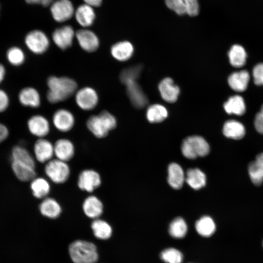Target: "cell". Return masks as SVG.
I'll return each instance as SVG.
<instances>
[{"instance_id":"cell-1","label":"cell","mask_w":263,"mask_h":263,"mask_svg":"<svg viewBox=\"0 0 263 263\" xmlns=\"http://www.w3.org/2000/svg\"><path fill=\"white\" fill-rule=\"evenodd\" d=\"M47 85V99L52 104L67 99L77 91L76 82L69 77L52 75L48 78Z\"/></svg>"},{"instance_id":"cell-2","label":"cell","mask_w":263,"mask_h":263,"mask_svg":"<svg viewBox=\"0 0 263 263\" xmlns=\"http://www.w3.org/2000/svg\"><path fill=\"white\" fill-rule=\"evenodd\" d=\"M116 125L115 117L107 111H102L98 114L90 116L86 122L88 129L98 138L106 137Z\"/></svg>"},{"instance_id":"cell-3","label":"cell","mask_w":263,"mask_h":263,"mask_svg":"<svg viewBox=\"0 0 263 263\" xmlns=\"http://www.w3.org/2000/svg\"><path fill=\"white\" fill-rule=\"evenodd\" d=\"M69 252L74 263H95L98 259L96 246L86 241L76 240L72 243Z\"/></svg>"},{"instance_id":"cell-4","label":"cell","mask_w":263,"mask_h":263,"mask_svg":"<svg viewBox=\"0 0 263 263\" xmlns=\"http://www.w3.org/2000/svg\"><path fill=\"white\" fill-rule=\"evenodd\" d=\"M181 151L185 157L193 159L208 154L209 152V146L202 137L197 135L190 136L183 140Z\"/></svg>"},{"instance_id":"cell-5","label":"cell","mask_w":263,"mask_h":263,"mask_svg":"<svg viewBox=\"0 0 263 263\" xmlns=\"http://www.w3.org/2000/svg\"><path fill=\"white\" fill-rule=\"evenodd\" d=\"M44 172L52 182L56 184H61L68 180L71 174V169L67 162L53 158L45 164Z\"/></svg>"},{"instance_id":"cell-6","label":"cell","mask_w":263,"mask_h":263,"mask_svg":"<svg viewBox=\"0 0 263 263\" xmlns=\"http://www.w3.org/2000/svg\"><path fill=\"white\" fill-rule=\"evenodd\" d=\"M24 42L27 48L36 55L44 53L50 46V41L47 35L38 30L29 32L25 38Z\"/></svg>"},{"instance_id":"cell-7","label":"cell","mask_w":263,"mask_h":263,"mask_svg":"<svg viewBox=\"0 0 263 263\" xmlns=\"http://www.w3.org/2000/svg\"><path fill=\"white\" fill-rule=\"evenodd\" d=\"M101 182V176L97 171L93 169H85L79 174L77 186L82 191L92 193L100 186Z\"/></svg>"},{"instance_id":"cell-8","label":"cell","mask_w":263,"mask_h":263,"mask_svg":"<svg viewBox=\"0 0 263 263\" xmlns=\"http://www.w3.org/2000/svg\"><path fill=\"white\" fill-rule=\"evenodd\" d=\"M98 100L96 91L92 87H84L75 93V102L83 110L90 111L94 109L98 104Z\"/></svg>"},{"instance_id":"cell-9","label":"cell","mask_w":263,"mask_h":263,"mask_svg":"<svg viewBox=\"0 0 263 263\" xmlns=\"http://www.w3.org/2000/svg\"><path fill=\"white\" fill-rule=\"evenodd\" d=\"M75 36V33L73 28L70 25H65L54 31L52 39L57 47L65 50L72 45Z\"/></svg>"},{"instance_id":"cell-10","label":"cell","mask_w":263,"mask_h":263,"mask_svg":"<svg viewBox=\"0 0 263 263\" xmlns=\"http://www.w3.org/2000/svg\"><path fill=\"white\" fill-rule=\"evenodd\" d=\"M75 37L80 47L86 52H94L99 48L100 43L98 37L90 30H78L75 33Z\"/></svg>"},{"instance_id":"cell-11","label":"cell","mask_w":263,"mask_h":263,"mask_svg":"<svg viewBox=\"0 0 263 263\" xmlns=\"http://www.w3.org/2000/svg\"><path fill=\"white\" fill-rule=\"evenodd\" d=\"M51 12L56 21L62 22L72 18L74 13V8L69 0H57L52 4Z\"/></svg>"},{"instance_id":"cell-12","label":"cell","mask_w":263,"mask_h":263,"mask_svg":"<svg viewBox=\"0 0 263 263\" xmlns=\"http://www.w3.org/2000/svg\"><path fill=\"white\" fill-rule=\"evenodd\" d=\"M52 121L56 129L61 132H66L72 129L75 123V119L70 111L60 109L54 113Z\"/></svg>"},{"instance_id":"cell-13","label":"cell","mask_w":263,"mask_h":263,"mask_svg":"<svg viewBox=\"0 0 263 263\" xmlns=\"http://www.w3.org/2000/svg\"><path fill=\"white\" fill-rule=\"evenodd\" d=\"M36 159L41 163H46L54 156V144L45 138H38L34 146Z\"/></svg>"},{"instance_id":"cell-14","label":"cell","mask_w":263,"mask_h":263,"mask_svg":"<svg viewBox=\"0 0 263 263\" xmlns=\"http://www.w3.org/2000/svg\"><path fill=\"white\" fill-rule=\"evenodd\" d=\"M126 87L127 95L133 106L137 108L144 107L148 98L136 80H129L124 84Z\"/></svg>"},{"instance_id":"cell-15","label":"cell","mask_w":263,"mask_h":263,"mask_svg":"<svg viewBox=\"0 0 263 263\" xmlns=\"http://www.w3.org/2000/svg\"><path fill=\"white\" fill-rule=\"evenodd\" d=\"M27 126L30 132L39 138H44L50 131L48 120L44 116L39 114L31 117L27 122Z\"/></svg>"},{"instance_id":"cell-16","label":"cell","mask_w":263,"mask_h":263,"mask_svg":"<svg viewBox=\"0 0 263 263\" xmlns=\"http://www.w3.org/2000/svg\"><path fill=\"white\" fill-rule=\"evenodd\" d=\"M56 158L68 162L75 155V149L73 142L67 138H60L54 144Z\"/></svg>"},{"instance_id":"cell-17","label":"cell","mask_w":263,"mask_h":263,"mask_svg":"<svg viewBox=\"0 0 263 263\" xmlns=\"http://www.w3.org/2000/svg\"><path fill=\"white\" fill-rule=\"evenodd\" d=\"M158 89L162 98L169 103L175 102L180 93L179 87L169 77L161 80L159 84Z\"/></svg>"},{"instance_id":"cell-18","label":"cell","mask_w":263,"mask_h":263,"mask_svg":"<svg viewBox=\"0 0 263 263\" xmlns=\"http://www.w3.org/2000/svg\"><path fill=\"white\" fill-rule=\"evenodd\" d=\"M103 204L96 196L91 195L87 196L82 204V209L85 214L88 217L97 219L103 212Z\"/></svg>"},{"instance_id":"cell-19","label":"cell","mask_w":263,"mask_h":263,"mask_svg":"<svg viewBox=\"0 0 263 263\" xmlns=\"http://www.w3.org/2000/svg\"><path fill=\"white\" fill-rule=\"evenodd\" d=\"M20 103L25 107L38 108L40 105V96L34 88L28 87L21 90L19 94Z\"/></svg>"},{"instance_id":"cell-20","label":"cell","mask_w":263,"mask_h":263,"mask_svg":"<svg viewBox=\"0 0 263 263\" xmlns=\"http://www.w3.org/2000/svg\"><path fill=\"white\" fill-rule=\"evenodd\" d=\"M133 47L128 41L118 42L113 45L111 48V54L116 60L120 61H127L132 56Z\"/></svg>"},{"instance_id":"cell-21","label":"cell","mask_w":263,"mask_h":263,"mask_svg":"<svg viewBox=\"0 0 263 263\" xmlns=\"http://www.w3.org/2000/svg\"><path fill=\"white\" fill-rule=\"evenodd\" d=\"M39 209L42 215L50 219L57 218L62 211L61 206L57 201L49 197L43 199L39 204Z\"/></svg>"},{"instance_id":"cell-22","label":"cell","mask_w":263,"mask_h":263,"mask_svg":"<svg viewBox=\"0 0 263 263\" xmlns=\"http://www.w3.org/2000/svg\"><path fill=\"white\" fill-rule=\"evenodd\" d=\"M168 173L169 185L175 189L181 188L185 181V175L182 167L177 163H172L168 167Z\"/></svg>"},{"instance_id":"cell-23","label":"cell","mask_w":263,"mask_h":263,"mask_svg":"<svg viewBox=\"0 0 263 263\" xmlns=\"http://www.w3.org/2000/svg\"><path fill=\"white\" fill-rule=\"evenodd\" d=\"M249 73L245 70H242L231 74L228 78V83L233 90L242 92L247 88L249 80Z\"/></svg>"},{"instance_id":"cell-24","label":"cell","mask_w":263,"mask_h":263,"mask_svg":"<svg viewBox=\"0 0 263 263\" xmlns=\"http://www.w3.org/2000/svg\"><path fill=\"white\" fill-rule=\"evenodd\" d=\"M75 17L76 21L81 26L87 27L93 24L95 15L92 7L83 4L77 8Z\"/></svg>"},{"instance_id":"cell-25","label":"cell","mask_w":263,"mask_h":263,"mask_svg":"<svg viewBox=\"0 0 263 263\" xmlns=\"http://www.w3.org/2000/svg\"><path fill=\"white\" fill-rule=\"evenodd\" d=\"M248 173L254 185L260 186L263 183V153L258 155L256 160L250 163Z\"/></svg>"},{"instance_id":"cell-26","label":"cell","mask_w":263,"mask_h":263,"mask_svg":"<svg viewBox=\"0 0 263 263\" xmlns=\"http://www.w3.org/2000/svg\"><path fill=\"white\" fill-rule=\"evenodd\" d=\"M30 188L33 195L38 199H43L47 197L51 190L48 181L41 177H36L32 180Z\"/></svg>"},{"instance_id":"cell-27","label":"cell","mask_w":263,"mask_h":263,"mask_svg":"<svg viewBox=\"0 0 263 263\" xmlns=\"http://www.w3.org/2000/svg\"><path fill=\"white\" fill-rule=\"evenodd\" d=\"M11 167L16 177L21 181H31L37 177L35 168L15 161H12Z\"/></svg>"},{"instance_id":"cell-28","label":"cell","mask_w":263,"mask_h":263,"mask_svg":"<svg viewBox=\"0 0 263 263\" xmlns=\"http://www.w3.org/2000/svg\"><path fill=\"white\" fill-rule=\"evenodd\" d=\"M185 181L191 188L197 190L205 186L206 176L199 169H190L186 172Z\"/></svg>"},{"instance_id":"cell-29","label":"cell","mask_w":263,"mask_h":263,"mask_svg":"<svg viewBox=\"0 0 263 263\" xmlns=\"http://www.w3.org/2000/svg\"><path fill=\"white\" fill-rule=\"evenodd\" d=\"M223 132L224 134L227 137L240 139L244 135L245 129L240 122L231 120L225 123Z\"/></svg>"},{"instance_id":"cell-30","label":"cell","mask_w":263,"mask_h":263,"mask_svg":"<svg viewBox=\"0 0 263 263\" xmlns=\"http://www.w3.org/2000/svg\"><path fill=\"white\" fill-rule=\"evenodd\" d=\"M12 161L36 167L35 159L26 149L19 146L13 147L12 150Z\"/></svg>"},{"instance_id":"cell-31","label":"cell","mask_w":263,"mask_h":263,"mask_svg":"<svg viewBox=\"0 0 263 263\" xmlns=\"http://www.w3.org/2000/svg\"><path fill=\"white\" fill-rule=\"evenodd\" d=\"M224 107L225 112L228 114L242 115L245 111L244 100L242 97L238 95L230 97L225 103Z\"/></svg>"},{"instance_id":"cell-32","label":"cell","mask_w":263,"mask_h":263,"mask_svg":"<svg viewBox=\"0 0 263 263\" xmlns=\"http://www.w3.org/2000/svg\"><path fill=\"white\" fill-rule=\"evenodd\" d=\"M195 229L198 233L204 237L211 236L216 230V225L213 219L208 216H204L195 223Z\"/></svg>"},{"instance_id":"cell-33","label":"cell","mask_w":263,"mask_h":263,"mask_svg":"<svg viewBox=\"0 0 263 263\" xmlns=\"http://www.w3.org/2000/svg\"><path fill=\"white\" fill-rule=\"evenodd\" d=\"M91 227L95 237L101 240L109 239L112 234L111 225L106 221L99 219H94L91 224Z\"/></svg>"},{"instance_id":"cell-34","label":"cell","mask_w":263,"mask_h":263,"mask_svg":"<svg viewBox=\"0 0 263 263\" xmlns=\"http://www.w3.org/2000/svg\"><path fill=\"white\" fill-rule=\"evenodd\" d=\"M228 57L231 65L235 67H241L245 63L246 54L242 46L236 44L230 49Z\"/></svg>"},{"instance_id":"cell-35","label":"cell","mask_w":263,"mask_h":263,"mask_svg":"<svg viewBox=\"0 0 263 263\" xmlns=\"http://www.w3.org/2000/svg\"><path fill=\"white\" fill-rule=\"evenodd\" d=\"M166 108L158 104L150 106L147 111V118L151 123H159L165 120L168 116Z\"/></svg>"},{"instance_id":"cell-36","label":"cell","mask_w":263,"mask_h":263,"mask_svg":"<svg viewBox=\"0 0 263 263\" xmlns=\"http://www.w3.org/2000/svg\"><path fill=\"white\" fill-rule=\"evenodd\" d=\"M188 226L185 221L181 217H177L170 224L169 228V234L175 238H182L185 236Z\"/></svg>"},{"instance_id":"cell-37","label":"cell","mask_w":263,"mask_h":263,"mask_svg":"<svg viewBox=\"0 0 263 263\" xmlns=\"http://www.w3.org/2000/svg\"><path fill=\"white\" fill-rule=\"evenodd\" d=\"M6 58L11 64L18 66L24 62L25 56L21 49L18 47H12L7 51Z\"/></svg>"},{"instance_id":"cell-38","label":"cell","mask_w":263,"mask_h":263,"mask_svg":"<svg viewBox=\"0 0 263 263\" xmlns=\"http://www.w3.org/2000/svg\"><path fill=\"white\" fill-rule=\"evenodd\" d=\"M142 70L141 65H137L123 69L120 74L119 79L124 84L129 80H136Z\"/></svg>"},{"instance_id":"cell-39","label":"cell","mask_w":263,"mask_h":263,"mask_svg":"<svg viewBox=\"0 0 263 263\" xmlns=\"http://www.w3.org/2000/svg\"><path fill=\"white\" fill-rule=\"evenodd\" d=\"M161 259L167 263H182L183 257L182 253L174 248L164 250L160 254Z\"/></svg>"},{"instance_id":"cell-40","label":"cell","mask_w":263,"mask_h":263,"mask_svg":"<svg viewBox=\"0 0 263 263\" xmlns=\"http://www.w3.org/2000/svg\"><path fill=\"white\" fill-rule=\"evenodd\" d=\"M165 3L169 8L178 15L186 14L184 0H165Z\"/></svg>"},{"instance_id":"cell-41","label":"cell","mask_w":263,"mask_h":263,"mask_svg":"<svg viewBox=\"0 0 263 263\" xmlns=\"http://www.w3.org/2000/svg\"><path fill=\"white\" fill-rule=\"evenodd\" d=\"M186 14L190 16H197L199 13V6L197 0H184Z\"/></svg>"},{"instance_id":"cell-42","label":"cell","mask_w":263,"mask_h":263,"mask_svg":"<svg viewBox=\"0 0 263 263\" xmlns=\"http://www.w3.org/2000/svg\"><path fill=\"white\" fill-rule=\"evenodd\" d=\"M253 80L257 85H263V63L257 64L253 70Z\"/></svg>"},{"instance_id":"cell-43","label":"cell","mask_w":263,"mask_h":263,"mask_svg":"<svg viewBox=\"0 0 263 263\" xmlns=\"http://www.w3.org/2000/svg\"><path fill=\"white\" fill-rule=\"evenodd\" d=\"M254 124L256 130L260 133L263 134V105L256 115Z\"/></svg>"},{"instance_id":"cell-44","label":"cell","mask_w":263,"mask_h":263,"mask_svg":"<svg viewBox=\"0 0 263 263\" xmlns=\"http://www.w3.org/2000/svg\"><path fill=\"white\" fill-rule=\"evenodd\" d=\"M9 98L7 93L0 89V113L4 111L8 107Z\"/></svg>"},{"instance_id":"cell-45","label":"cell","mask_w":263,"mask_h":263,"mask_svg":"<svg viewBox=\"0 0 263 263\" xmlns=\"http://www.w3.org/2000/svg\"><path fill=\"white\" fill-rule=\"evenodd\" d=\"M8 134L7 128L4 125L0 123V143L6 139Z\"/></svg>"},{"instance_id":"cell-46","label":"cell","mask_w":263,"mask_h":263,"mask_svg":"<svg viewBox=\"0 0 263 263\" xmlns=\"http://www.w3.org/2000/svg\"><path fill=\"white\" fill-rule=\"evenodd\" d=\"M26 1L30 4H40L46 6L50 4L53 0H25Z\"/></svg>"},{"instance_id":"cell-47","label":"cell","mask_w":263,"mask_h":263,"mask_svg":"<svg viewBox=\"0 0 263 263\" xmlns=\"http://www.w3.org/2000/svg\"><path fill=\"white\" fill-rule=\"evenodd\" d=\"M85 4L91 7H98L102 3V0H83Z\"/></svg>"},{"instance_id":"cell-48","label":"cell","mask_w":263,"mask_h":263,"mask_svg":"<svg viewBox=\"0 0 263 263\" xmlns=\"http://www.w3.org/2000/svg\"><path fill=\"white\" fill-rule=\"evenodd\" d=\"M5 69L4 66L0 64V83L3 81L5 75Z\"/></svg>"}]
</instances>
